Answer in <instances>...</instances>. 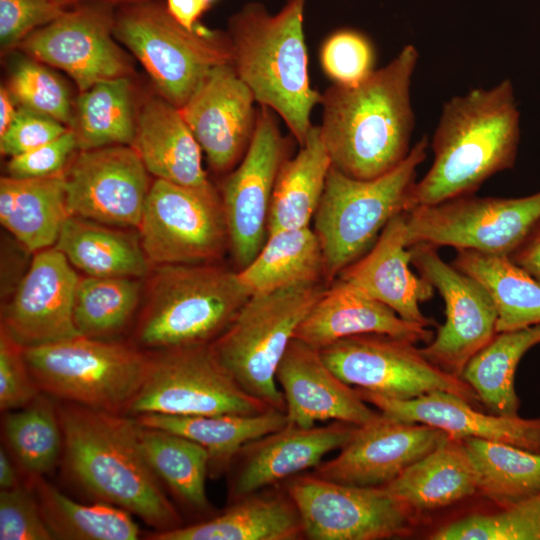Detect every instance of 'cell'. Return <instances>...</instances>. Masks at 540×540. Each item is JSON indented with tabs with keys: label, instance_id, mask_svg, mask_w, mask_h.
Wrapping results in <instances>:
<instances>
[{
	"label": "cell",
	"instance_id": "obj_1",
	"mask_svg": "<svg viewBox=\"0 0 540 540\" xmlns=\"http://www.w3.org/2000/svg\"><path fill=\"white\" fill-rule=\"evenodd\" d=\"M417 61V49L405 45L359 84H332L322 93L319 129L333 167L368 180L406 158L414 128L410 87Z\"/></svg>",
	"mask_w": 540,
	"mask_h": 540
},
{
	"label": "cell",
	"instance_id": "obj_2",
	"mask_svg": "<svg viewBox=\"0 0 540 540\" xmlns=\"http://www.w3.org/2000/svg\"><path fill=\"white\" fill-rule=\"evenodd\" d=\"M69 476L95 500L120 507L155 532L183 526L181 514L148 464L135 417L57 402Z\"/></svg>",
	"mask_w": 540,
	"mask_h": 540
},
{
	"label": "cell",
	"instance_id": "obj_3",
	"mask_svg": "<svg viewBox=\"0 0 540 540\" xmlns=\"http://www.w3.org/2000/svg\"><path fill=\"white\" fill-rule=\"evenodd\" d=\"M520 134L510 79L448 100L432 138V166L413 188L412 209L474 194L488 178L513 168Z\"/></svg>",
	"mask_w": 540,
	"mask_h": 540
},
{
	"label": "cell",
	"instance_id": "obj_4",
	"mask_svg": "<svg viewBox=\"0 0 540 540\" xmlns=\"http://www.w3.org/2000/svg\"><path fill=\"white\" fill-rule=\"evenodd\" d=\"M307 0H285L275 14L244 4L228 21L232 66L260 106L278 114L300 146L322 94L311 87L303 21Z\"/></svg>",
	"mask_w": 540,
	"mask_h": 540
},
{
	"label": "cell",
	"instance_id": "obj_5",
	"mask_svg": "<svg viewBox=\"0 0 540 540\" xmlns=\"http://www.w3.org/2000/svg\"><path fill=\"white\" fill-rule=\"evenodd\" d=\"M250 297L238 271L214 263L159 265L135 328L152 351L214 342Z\"/></svg>",
	"mask_w": 540,
	"mask_h": 540
},
{
	"label": "cell",
	"instance_id": "obj_6",
	"mask_svg": "<svg viewBox=\"0 0 540 540\" xmlns=\"http://www.w3.org/2000/svg\"><path fill=\"white\" fill-rule=\"evenodd\" d=\"M428 145L423 136L400 164L373 179H356L331 165L313 217L328 284L368 252L392 218L412 209L417 169Z\"/></svg>",
	"mask_w": 540,
	"mask_h": 540
},
{
	"label": "cell",
	"instance_id": "obj_7",
	"mask_svg": "<svg viewBox=\"0 0 540 540\" xmlns=\"http://www.w3.org/2000/svg\"><path fill=\"white\" fill-rule=\"evenodd\" d=\"M326 282L300 283L250 295L226 330L211 343L236 383L269 407L285 412L277 366L295 331L319 300Z\"/></svg>",
	"mask_w": 540,
	"mask_h": 540
},
{
	"label": "cell",
	"instance_id": "obj_8",
	"mask_svg": "<svg viewBox=\"0 0 540 540\" xmlns=\"http://www.w3.org/2000/svg\"><path fill=\"white\" fill-rule=\"evenodd\" d=\"M113 34L139 60L160 96L178 109L214 67L232 62L227 32L198 23L187 29L154 0L123 5Z\"/></svg>",
	"mask_w": 540,
	"mask_h": 540
},
{
	"label": "cell",
	"instance_id": "obj_9",
	"mask_svg": "<svg viewBox=\"0 0 540 540\" xmlns=\"http://www.w3.org/2000/svg\"><path fill=\"white\" fill-rule=\"evenodd\" d=\"M42 393L55 400L124 414L145 376L149 353L113 340L76 336L24 348Z\"/></svg>",
	"mask_w": 540,
	"mask_h": 540
},
{
	"label": "cell",
	"instance_id": "obj_10",
	"mask_svg": "<svg viewBox=\"0 0 540 540\" xmlns=\"http://www.w3.org/2000/svg\"><path fill=\"white\" fill-rule=\"evenodd\" d=\"M273 409L243 390L211 344L153 351L144 379L124 414L254 415Z\"/></svg>",
	"mask_w": 540,
	"mask_h": 540
},
{
	"label": "cell",
	"instance_id": "obj_11",
	"mask_svg": "<svg viewBox=\"0 0 540 540\" xmlns=\"http://www.w3.org/2000/svg\"><path fill=\"white\" fill-rule=\"evenodd\" d=\"M138 229L149 262L158 266L214 263L229 246L221 196L213 185L190 188L156 179Z\"/></svg>",
	"mask_w": 540,
	"mask_h": 540
},
{
	"label": "cell",
	"instance_id": "obj_12",
	"mask_svg": "<svg viewBox=\"0 0 540 540\" xmlns=\"http://www.w3.org/2000/svg\"><path fill=\"white\" fill-rule=\"evenodd\" d=\"M319 352L327 366L351 386L399 400L444 391L479 407V398L467 382L431 363L408 340L360 334L340 339Z\"/></svg>",
	"mask_w": 540,
	"mask_h": 540
},
{
	"label": "cell",
	"instance_id": "obj_13",
	"mask_svg": "<svg viewBox=\"0 0 540 540\" xmlns=\"http://www.w3.org/2000/svg\"><path fill=\"white\" fill-rule=\"evenodd\" d=\"M310 540H381L413 532L418 515L383 486L342 484L301 473L281 483Z\"/></svg>",
	"mask_w": 540,
	"mask_h": 540
},
{
	"label": "cell",
	"instance_id": "obj_14",
	"mask_svg": "<svg viewBox=\"0 0 540 540\" xmlns=\"http://www.w3.org/2000/svg\"><path fill=\"white\" fill-rule=\"evenodd\" d=\"M540 219V191L523 197L474 194L406 213L408 247L429 243L509 256Z\"/></svg>",
	"mask_w": 540,
	"mask_h": 540
},
{
	"label": "cell",
	"instance_id": "obj_15",
	"mask_svg": "<svg viewBox=\"0 0 540 540\" xmlns=\"http://www.w3.org/2000/svg\"><path fill=\"white\" fill-rule=\"evenodd\" d=\"M411 264L444 300L446 319L421 353L442 370L461 378L469 360L497 334V310L485 287L445 262L429 243L409 246Z\"/></svg>",
	"mask_w": 540,
	"mask_h": 540
},
{
	"label": "cell",
	"instance_id": "obj_16",
	"mask_svg": "<svg viewBox=\"0 0 540 540\" xmlns=\"http://www.w3.org/2000/svg\"><path fill=\"white\" fill-rule=\"evenodd\" d=\"M288 152L289 141L280 131L275 112L260 106L248 150L222 187L229 248L239 270L257 256L267 239L274 185Z\"/></svg>",
	"mask_w": 540,
	"mask_h": 540
},
{
	"label": "cell",
	"instance_id": "obj_17",
	"mask_svg": "<svg viewBox=\"0 0 540 540\" xmlns=\"http://www.w3.org/2000/svg\"><path fill=\"white\" fill-rule=\"evenodd\" d=\"M114 17L111 4L80 3L33 31L18 48L67 73L82 93L98 82L129 77L132 71L113 39Z\"/></svg>",
	"mask_w": 540,
	"mask_h": 540
},
{
	"label": "cell",
	"instance_id": "obj_18",
	"mask_svg": "<svg viewBox=\"0 0 540 540\" xmlns=\"http://www.w3.org/2000/svg\"><path fill=\"white\" fill-rule=\"evenodd\" d=\"M148 173L132 146L80 150L65 169L70 215L138 228L151 187Z\"/></svg>",
	"mask_w": 540,
	"mask_h": 540
},
{
	"label": "cell",
	"instance_id": "obj_19",
	"mask_svg": "<svg viewBox=\"0 0 540 540\" xmlns=\"http://www.w3.org/2000/svg\"><path fill=\"white\" fill-rule=\"evenodd\" d=\"M448 436L439 428L399 421L380 413L359 426L337 456L322 461L311 473L342 484L384 486Z\"/></svg>",
	"mask_w": 540,
	"mask_h": 540
},
{
	"label": "cell",
	"instance_id": "obj_20",
	"mask_svg": "<svg viewBox=\"0 0 540 540\" xmlns=\"http://www.w3.org/2000/svg\"><path fill=\"white\" fill-rule=\"evenodd\" d=\"M79 278L55 247L36 252L1 316V329L24 348L79 336L73 309Z\"/></svg>",
	"mask_w": 540,
	"mask_h": 540
},
{
	"label": "cell",
	"instance_id": "obj_21",
	"mask_svg": "<svg viewBox=\"0 0 540 540\" xmlns=\"http://www.w3.org/2000/svg\"><path fill=\"white\" fill-rule=\"evenodd\" d=\"M358 427L341 421L312 427L287 424L253 440L227 471L229 502L314 469L327 454L345 446Z\"/></svg>",
	"mask_w": 540,
	"mask_h": 540
},
{
	"label": "cell",
	"instance_id": "obj_22",
	"mask_svg": "<svg viewBox=\"0 0 540 540\" xmlns=\"http://www.w3.org/2000/svg\"><path fill=\"white\" fill-rule=\"evenodd\" d=\"M255 102L226 63L214 67L179 109L216 173L232 171L247 152L256 127Z\"/></svg>",
	"mask_w": 540,
	"mask_h": 540
},
{
	"label": "cell",
	"instance_id": "obj_23",
	"mask_svg": "<svg viewBox=\"0 0 540 540\" xmlns=\"http://www.w3.org/2000/svg\"><path fill=\"white\" fill-rule=\"evenodd\" d=\"M275 376L285 400L287 424L312 427L341 421L362 426L380 414L327 366L319 350L297 338L289 342Z\"/></svg>",
	"mask_w": 540,
	"mask_h": 540
},
{
	"label": "cell",
	"instance_id": "obj_24",
	"mask_svg": "<svg viewBox=\"0 0 540 540\" xmlns=\"http://www.w3.org/2000/svg\"><path fill=\"white\" fill-rule=\"evenodd\" d=\"M356 390L365 402L393 419L430 425L457 439L498 441L540 454V418L486 414L462 397L444 391L399 400Z\"/></svg>",
	"mask_w": 540,
	"mask_h": 540
},
{
	"label": "cell",
	"instance_id": "obj_25",
	"mask_svg": "<svg viewBox=\"0 0 540 540\" xmlns=\"http://www.w3.org/2000/svg\"><path fill=\"white\" fill-rule=\"evenodd\" d=\"M384 334L413 343H429V327L402 319L394 310L357 286L336 278L297 327L294 338L320 350L360 334Z\"/></svg>",
	"mask_w": 540,
	"mask_h": 540
},
{
	"label": "cell",
	"instance_id": "obj_26",
	"mask_svg": "<svg viewBox=\"0 0 540 540\" xmlns=\"http://www.w3.org/2000/svg\"><path fill=\"white\" fill-rule=\"evenodd\" d=\"M406 213L390 220L374 245L345 268L341 278L394 310L402 319L425 327L434 325L419 304L433 297L434 287L410 269Z\"/></svg>",
	"mask_w": 540,
	"mask_h": 540
},
{
	"label": "cell",
	"instance_id": "obj_27",
	"mask_svg": "<svg viewBox=\"0 0 540 540\" xmlns=\"http://www.w3.org/2000/svg\"><path fill=\"white\" fill-rule=\"evenodd\" d=\"M304 538L297 507L282 484L248 494L220 513L173 530L151 532L150 540H297Z\"/></svg>",
	"mask_w": 540,
	"mask_h": 540
},
{
	"label": "cell",
	"instance_id": "obj_28",
	"mask_svg": "<svg viewBox=\"0 0 540 540\" xmlns=\"http://www.w3.org/2000/svg\"><path fill=\"white\" fill-rule=\"evenodd\" d=\"M132 147L156 179L190 188L212 186L202 167L200 145L180 110L161 96L142 106Z\"/></svg>",
	"mask_w": 540,
	"mask_h": 540
},
{
	"label": "cell",
	"instance_id": "obj_29",
	"mask_svg": "<svg viewBox=\"0 0 540 540\" xmlns=\"http://www.w3.org/2000/svg\"><path fill=\"white\" fill-rule=\"evenodd\" d=\"M383 487L418 516L478 493L469 453L462 439L450 436Z\"/></svg>",
	"mask_w": 540,
	"mask_h": 540
},
{
	"label": "cell",
	"instance_id": "obj_30",
	"mask_svg": "<svg viewBox=\"0 0 540 540\" xmlns=\"http://www.w3.org/2000/svg\"><path fill=\"white\" fill-rule=\"evenodd\" d=\"M69 216L65 171L39 178L1 177V224L27 250L54 246Z\"/></svg>",
	"mask_w": 540,
	"mask_h": 540
},
{
	"label": "cell",
	"instance_id": "obj_31",
	"mask_svg": "<svg viewBox=\"0 0 540 540\" xmlns=\"http://www.w3.org/2000/svg\"><path fill=\"white\" fill-rule=\"evenodd\" d=\"M135 418L143 426L173 432L201 445L209 455L211 478L227 473L245 445L287 425L285 412L277 409L254 415L144 414Z\"/></svg>",
	"mask_w": 540,
	"mask_h": 540
},
{
	"label": "cell",
	"instance_id": "obj_32",
	"mask_svg": "<svg viewBox=\"0 0 540 540\" xmlns=\"http://www.w3.org/2000/svg\"><path fill=\"white\" fill-rule=\"evenodd\" d=\"M111 227L71 215L64 222L54 247L73 267L88 276H145L150 262L140 238Z\"/></svg>",
	"mask_w": 540,
	"mask_h": 540
},
{
	"label": "cell",
	"instance_id": "obj_33",
	"mask_svg": "<svg viewBox=\"0 0 540 540\" xmlns=\"http://www.w3.org/2000/svg\"><path fill=\"white\" fill-rule=\"evenodd\" d=\"M331 160L321 139L319 126L309 130L304 145L287 158L275 181L268 235L288 229L309 227L319 206Z\"/></svg>",
	"mask_w": 540,
	"mask_h": 540
},
{
	"label": "cell",
	"instance_id": "obj_34",
	"mask_svg": "<svg viewBox=\"0 0 540 540\" xmlns=\"http://www.w3.org/2000/svg\"><path fill=\"white\" fill-rule=\"evenodd\" d=\"M140 440L148 464L179 505L202 520L213 516L206 492L208 452L182 435L141 424Z\"/></svg>",
	"mask_w": 540,
	"mask_h": 540
},
{
	"label": "cell",
	"instance_id": "obj_35",
	"mask_svg": "<svg viewBox=\"0 0 540 540\" xmlns=\"http://www.w3.org/2000/svg\"><path fill=\"white\" fill-rule=\"evenodd\" d=\"M238 276L250 295L300 283H327L321 245L310 226L269 234Z\"/></svg>",
	"mask_w": 540,
	"mask_h": 540
},
{
	"label": "cell",
	"instance_id": "obj_36",
	"mask_svg": "<svg viewBox=\"0 0 540 540\" xmlns=\"http://www.w3.org/2000/svg\"><path fill=\"white\" fill-rule=\"evenodd\" d=\"M452 264L479 281L497 310V333L540 325V282L505 255L457 249Z\"/></svg>",
	"mask_w": 540,
	"mask_h": 540
},
{
	"label": "cell",
	"instance_id": "obj_37",
	"mask_svg": "<svg viewBox=\"0 0 540 540\" xmlns=\"http://www.w3.org/2000/svg\"><path fill=\"white\" fill-rule=\"evenodd\" d=\"M24 481L33 490L53 539L136 540L141 535L133 515L120 507L77 502L42 476Z\"/></svg>",
	"mask_w": 540,
	"mask_h": 540
},
{
	"label": "cell",
	"instance_id": "obj_38",
	"mask_svg": "<svg viewBox=\"0 0 540 540\" xmlns=\"http://www.w3.org/2000/svg\"><path fill=\"white\" fill-rule=\"evenodd\" d=\"M540 343V325L499 332L465 366L461 378L495 415L518 416L514 376L524 354Z\"/></svg>",
	"mask_w": 540,
	"mask_h": 540
},
{
	"label": "cell",
	"instance_id": "obj_39",
	"mask_svg": "<svg viewBox=\"0 0 540 540\" xmlns=\"http://www.w3.org/2000/svg\"><path fill=\"white\" fill-rule=\"evenodd\" d=\"M5 446L25 479L45 477L63 457L64 437L57 401L41 393L20 409L4 412Z\"/></svg>",
	"mask_w": 540,
	"mask_h": 540
},
{
	"label": "cell",
	"instance_id": "obj_40",
	"mask_svg": "<svg viewBox=\"0 0 540 540\" xmlns=\"http://www.w3.org/2000/svg\"><path fill=\"white\" fill-rule=\"evenodd\" d=\"M472 460L478 493L507 507L540 493V454L492 440L462 439Z\"/></svg>",
	"mask_w": 540,
	"mask_h": 540
},
{
	"label": "cell",
	"instance_id": "obj_41",
	"mask_svg": "<svg viewBox=\"0 0 540 540\" xmlns=\"http://www.w3.org/2000/svg\"><path fill=\"white\" fill-rule=\"evenodd\" d=\"M74 123L79 150L132 146L137 117L129 77L101 81L82 92Z\"/></svg>",
	"mask_w": 540,
	"mask_h": 540
},
{
	"label": "cell",
	"instance_id": "obj_42",
	"mask_svg": "<svg viewBox=\"0 0 540 540\" xmlns=\"http://www.w3.org/2000/svg\"><path fill=\"white\" fill-rule=\"evenodd\" d=\"M141 285L132 277L88 276L79 279L73 309L81 336L112 340L137 309Z\"/></svg>",
	"mask_w": 540,
	"mask_h": 540
},
{
	"label": "cell",
	"instance_id": "obj_43",
	"mask_svg": "<svg viewBox=\"0 0 540 540\" xmlns=\"http://www.w3.org/2000/svg\"><path fill=\"white\" fill-rule=\"evenodd\" d=\"M432 540H540V493L493 512L471 513L436 529Z\"/></svg>",
	"mask_w": 540,
	"mask_h": 540
},
{
	"label": "cell",
	"instance_id": "obj_44",
	"mask_svg": "<svg viewBox=\"0 0 540 540\" xmlns=\"http://www.w3.org/2000/svg\"><path fill=\"white\" fill-rule=\"evenodd\" d=\"M8 90L21 107L73 125L69 92L64 83L36 61L23 59L14 66Z\"/></svg>",
	"mask_w": 540,
	"mask_h": 540
},
{
	"label": "cell",
	"instance_id": "obj_45",
	"mask_svg": "<svg viewBox=\"0 0 540 540\" xmlns=\"http://www.w3.org/2000/svg\"><path fill=\"white\" fill-rule=\"evenodd\" d=\"M320 63L333 84L354 86L375 70V52L371 41L361 32L340 29L323 42Z\"/></svg>",
	"mask_w": 540,
	"mask_h": 540
},
{
	"label": "cell",
	"instance_id": "obj_46",
	"mask_svg": "<svg viewBox=\"0 0 540 540\" xmlns=\"http://www.w3.org/2000/svg\"><path fill=\"white\" fill-rule=\"evenodd\" d=\"M0 539H53L33 490L25 481L16 488L0 490Z\"/></svg>",
	"mask_w": 540,
	"mask_h": 540
},
{
	"label": "cell",
	"instance_id": "obj_47",
	"mask_svg": "<svg viewBox=\"0 0 540 540\" xmlns=\"http://www.w3.org/2000/svg\"><path fill=\"white\" fill-rule=\"evenodd\" d=\"M41 393L26 363L24 347L1 329L0 410L8 412L25 407Z\"/></svg>",
	"mask_w": 540,
	"mask_h": 540
},
{
	"label": "cell",
	"instance_id": "obj_48",
	"mask_svg": "<svg viewBox=\"0 0 540 540\" xmlns=\"http://www.w3.org/2000/svg\"><path fill=\"white\" fill-rule=\"evenodd\" d=\"M65 12L57 0H0V44L10 49Z\"/></svg>",
	"mask_w": 540,
	"mask_h": 540
},
{
	"label": "cell",
	"instance_id": "obj_49",
	"mask_svg": "<svg viewBox=\"0 0 540 540\" xmlns=\"http://www.w3.org/2000/svg\"><path fill=\"white\" fill-rule=\"evenodd\" d=\"M68 129L51 117L19 107L11 125L0 136L1 154L14 157L29 152L55 140Z\"/></svg>",
	"mask_w": 540,
	"mask_h": 540
},
{
	"label": "cell",
	"instance_id": "obj_50",
	"mask_svg": "<svg viewBox=\"0 0 540 540\" xmlns=\"http://www.w3.org/2000/svg\"><path fill=\"white\" fill-rule=\"evenodd\" d=\"M77 147L72 128L55 140L29 152L11 157L7 165L8 176L39 178L62 173L70 155Z\"/></svg>",
	"mask_w": 540,
	"mask_h": 540
},
{
	"label": "cell",
	"instance_id": "obj_51",
	"mask_svg": "<svg viewBox=\"0 0 540 540\" xmlns=\"http://www.w3.org/2000/svg\"><path fill=\"white\" fill-rule=\"evenodd\" d=\"M510 260L540 282V219L509 255Z\"/></svg>",
	"mask_w": 540,
	"mask_h": 540
},
{
	"label": "cell",
	"instance_id": "obj_52",
	"mask_svg": "<svg viewBox=\"0 0 540 540\" xmlns=\"http://www.w3.org/2000/svg\"><path fill=\"white\" fill-rule=\"evenodd\" d=\"M166 7L172 17L187 29H193L209 8L202 0H166Z\"/></svg>",
	"mask_w": 540,
	"mask_h": 540
},
{
	"label": "cell",
	"instance_id": "obj_53",
	"mask_svg": "<svg viewBox=\"0 0 540 540\" xmlns=\"http://www.w3.org/2000/svg\"><path fill=\"white\" fill-rule=\"evenodd\" d=\"M5 446L0 449V490L13 489L24 483L22 472Z\"/></svg>",
	"mask_w": 540,
	"mask_h": 540
},
{
	"label": "cell",
	"instance_id": "obj_54",
	"mask_svg": "<svg viewBox=\"0 0 540 540\" xmlns=\"http://www.w3.org/2000/svg\"><path fill=\"white\" fill-rule=\"evenodd\" d=\"M18 109H15L14 98L8 88H0V136L11 125Z\"/></svg>",
	"mask_w": 540,
	"mask_h": 540
},
{
	"label": "cell",
	"instance_id": "obj_55",
	"mask_svg": "<svg viewBox=\"0 0 540 540\" xmlns=\"http://www.w3.org/2000/svg\"><path fill=\"white\" fill-rule=\"evenodd\" d=\"M57 1L66 7L67 5H71V4L77 5V4L86 3V2H101V3L111 4V5L113 4L126 5V4L136 3V2L147 1V0H57Z\"/></svg>",
	"mask_w": 540,
	"mask_h": 540
},
{
	"label": "cell",
	"instance_id": "obj_56",
	"mask_svg": "<svg viewBox=\"0 0 540 540\" xmlns=\"http://www.w3.org/2000/svg\"><path fill=\"white\" fill-rule=\"evenodd\" d=\"M208 7L211 6V4L215 1V0H202Z\"/></svg>",
	"mask_w": 540,
	"mask_h": 540
}]
</instances>
